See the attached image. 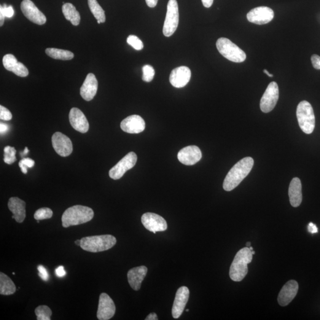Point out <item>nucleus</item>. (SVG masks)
I'll return each mask as SVG.
<instances>
[{"mask_svg": "<svg viewBox=\"0 0 320 320\" xmlns=\"http://www.w3.org/2000/svg\"><path fill=\"white\" fill-rule=\"evenodd\" d=\"M4 161L7 165H12L16 161V150L14 147L7 146L4 149Z\"/></svg>", "mask_w": 320, "mask_h": 320, "instance_id": "31", "label": "nucleus"}, {"mask_svg": "<svg viewBox=\"0 0 320 320\" xmlns=\"http://www.w3.org/2000/svg\"><path fill=\"white\" fill-rule=\"evenodd\" d=\"M298 284L294 280L289 281L284 285L278 295V301L279 305L285 306L289 304L297 295Z\"/></svg>", "mask_w": 320, "mask_h": 320, "instance_id": "20", "label": "nucleus"}, {"mask_svg": "<svg viewBox=\"0 0 320 320\" xmlns=\"http://www.w3.org/2000/svg\"><path fill=\"white\" fill-rule=\"evenodd\" d=\"M120 128L126 133L139 134L145 130V122L140 116L131 115L122 121Z\"/></svg>", "mask_w": 320, "mask_h": 320, "instance_id": "17", "label": "nucleus"}, {"mask_svg": "<svg viewBox=\"0 0 320 320\" xmlns=\"http://www.w3.org/2000/svg\"><path fill=\"white\" fill-rule=\"evenodd\" d=\"M117 239L112 235L85 236L81 239V248L88 252L98 253L112 249Z\"/></svg>", "mask_w": 320, "mask_h": 320, "instance_id": "4", "label": "nucleus"}, {"mask_svg": "<svg viewBox=\"0 0 320 320\" xmlns=\"http://www.w3.org/2000/svg\"><path fill=\"white\" fill-rule=\"evenodd\" d=\"M179 13L176 0H169L163 32L164 35L170 37L174 34L178 27Z\"/></svg>", "mask_w": 320, "mask_h": 320, "instance_id": "7", "label": "nucleus"}, {"mask_svg": "<svg viewBox=\"0 0 320 320\" xmlns=\"http://www.w3.org/2000/svg\"><path fill=\"white\" fill-rule=\"evenodd\" d=\"M37 270L39 271V276L43 281H47L49 279V274L46 268L42 265L38 266Z\"/></svg>", "mask_w": 320, "mask_h": 320, "instance_id": "38", "label": "nucleus"}, {"mask_svg": "<svg viewBox=\"0 0 320 320\" xmlns=\"http://www.w3.org/2000/svg\"><path fill=\"white\" fill-rule=\"evenodd\" d=\"M142 80L145 82L149 83L154 79L155 75V70L152 66L150 65H145L142 68Z\"/></svg>", "mask_w": 320, "mask_h": 320, "instance_id": "33", "label": "nucleus"}, {"mask_svg": "<svg viewBox=\"0 0 320 320\" xmlns=\"http://www.w3.org/2000/svg\"><path fill=\"white\" fill-rule=\"evenodd\" d=\"M185 311H186L187 312V311H189V309H187V310H185Z\"/></svg>", "mask_w": 320, "mask_h": 320, "instance_id": "53", "label": "nucleus"}, {"mask_svg": "<svg viewBox=\"0 0 320 320\" xmlns=\"http://www.w3.org/2000/svg\"><path fill=\"white\" fill-rule=\"evenodd\" d=\"M250 246H251V243H250V242H247L246 247H250Z\"/></svg>", "mask_w": 320, "mask_h": 320, "instance_id": "50", "label": "nucleus"}, {"mask_svg": "<svg viewBox=\"0 0 320 320\" xmlns=\"http://www.w3.org/2000/svg\"><path fill=\"white\" fill-rule=\"evenodd\" d=\"M34 312H35L37 320H51L52 311L49 306L40 305L37 306Z\"/></svg>", "mask_w": 320, "mask_h": 320, "instance_id": "30", "label": "nucleus"}, {"mask_svg": "<svg viewBox=\"0 0 320 320\" xmlns=\"http://www.w3.org/2000/svg\"><path fill=\"white\" fill-rule=\"evenodd\" d=\"M141 221L147 230L154 233L165 231L168 228L166 220L159 215L154 213L144 214L142 216Z\"/></svg>", "mask_w": 320, "mask_h": 320, "instance_id": "11", "label": "nucleus"}, {"mask_svg": "<svg viewBox=\"0 0 320 320\" xmlns=\"http://www.w3.org/2000/svg\"><path fill=\"white\" fill-rule=\"evenodd\" d=\"M34 163H34V160L31 159V158H26L21 160L18 163V165H19L21 171L24 174H27L28 173V168H33Z\"/></svg>", "mask_w": 320, "mask_h": 320, "instance_id": "35", "label": "nucleus"}, {"mask_svg": "<svg viewBox=\"0 0 320 320\" xmlns=\"http://www.w3.org/2000/svg\"><path fill=\"white\" fill-rule=\"evenodd\" d=\"M12 113L10 112L9 109L1 105L0 106V119L9 121L12 119Z\"/></svg>", "mask_w": 320, "mask_h": 320, "instance_id": "36", "label": "nucleus"}, {"mask_svg": "<svg viewBox=\"0 0 320 320\" xmlns=\"http://www.w3.org/2000/svg\"><path fill=\"white\" fill-rule=\"evenodd\" d=\"M63 13L67 20L70 21L72 25L78 26L80 22V13L73 4L65 3L63 6Z\"/></svg>", "mask_w": 320, "mask_h": 320, "instance_id": "27", "label": "nucleus"}, {"mask_svg": "<svg viewBox=\"0 0 320 320\" xmlns=\"http://www.w3.org/2000/svg\"><path fill=\"white\" fill-rule=\"evenodd\" d=\"M203 6L206 8H209L213 4L214 0H202Z\"/></svg>", "mask_w": 320, "mask_h": 320, "instance_id": "44", "label": "nucleus"}, {"mask_svg": "<svg viewBox=\"0 0 320 320\" xmlns=\"http://www.w3.org/2000/svg\"><path fill=\"white\" fill-rule=\"evenodd\" d=\"M191 78L190 69L187 67H177L171 71L170 82L176 88H182L187 84Z\"/></svg>", "mask_w": 320, "mask_h": 320, "instance_id": "19", "label": "nucleus"}, {"mask_svg": "<svg viewBox=\"0 0 320 320\" xmlns=\"http://www.w3.org/2000/svg\"><path fill=\"white\" fill-rule=\"evenodd\" d=\"M146 3L149 7L154 8L157 5L158 0H145Z\"/></svg>", "mask_w": 320, "mask_h": 320, "instance_id": "43", "label": "nucleus"}, {"mask_svg": "<svg viewBox=\"0 0 320 320\" xmlns=\"http://www.w3.org/2000/svg\"><path fill=\"white\" fill-rule=\"evenodd\" d=\"M216 45L219 52L227 60L236 63H243L246 60V53L230 40L220 37Z\"/></svg>", "mask_w": 320, "mask_h": 320, "instance_id": "6", "label": "nucleus"}, {"mask_svg": "<svg viewBox=\"0 0 320 320\" xmlns=\"http://www.w3.org/2000/svg\"><path fill=\"white\" fill-rule=\"evenodd\" d=\"M253 254L249 247L239 250L234 259L230 269V277L233 281L240 282L248 273V264L252 262Z\"/></svg>", "mask_w": 320, "mask_h": 320, "instance_id": "3", "label": "nucleus"}, {"mask_svg": "<svg viewBox=\"0 0 320 320\" xmlns=\"http://www.w3.org/2000/svg\"><path fill=\"white\" fill-rule=\"evenodd\" d=\"M279 96L278 84L275 82H271L261 99L260 107L262 111L269 113L275 108L278 101Z\"/></svg>", "mask_w": 320, "mask_h": 320, "instance_id": "9", "label": "nucleus"}, {"mask_svg": "<svg viewBox=\"0 0 320 320\" xmlns=\"http://www.w3.org/2000/svg\"><path fill=\"white\" fill-rule=\"evenodd\" d=\"M274 12L270 8L262 6L254 8L250 11L247 15V20L250 22L256 25H265L273 20Z\"/></svg>", "mask_w": 320, "mask_h": 320, "instance_id": "12", "label": "nucleus"}, {"mask_svg": "<svg viewBox=\"0 0 320 320\" xmlns=\"http://www.w3.org/2000/svg\"><path fill=\"white\" fill-rule=\"evenodd\" d=\"M69 122L72 127L81 133H86L89 130V123L87 118L79 109L73 107L69 114Z\"/></svg>", "mask_w": 320, "mask_h": 320, "instance_id": "18", "label": "nucleus"}, {"mask_svg": "<svg viewBox=\"0 0 320 320\" xmlns=\"http://www.w3.org/2000/svg\"><path fill=\"white\" fill-rule=\"evenodd\" d=\"M45 52L50 57L55 60H71L74 56V53L70 51L56 49V48H47Z\"/></svg>", "mask_w": 320, "mask_h": 320, "instance_id": "28", "label": "nucleus"}, {"mask_svg": "<svg viewBox=\"0 0 320 320\" xmlns=\"http://www.w3.org/2000/svg\"><path fill=\"white\" fill-rule=\"evenodd\" d=\"M308 230L309 232L314 234L318 232V228H317V226L313 224V223L310 222L308 225Z\"/></svg>", "mask_w": 320, "mask_h": 320, "instance_id": "41", "label": "nucleus"}, {"mask_svg": "<svg viewBox=\"0 0 320 320\" xmlns=\"http://www.w3.org/2000/svg\"><path fill=\"white\" fill-rule=\"evenodd\" d=\"M116 306L114 301L106 293H102L99 297L97 317L99 320H109L114 316Z\"/></svg>", "mask_w": 320, "mask_h": 320, "instance_id": "13", "label": "nucleus"}, {"mask_svg": "<svg viewBox=\"0 0 320 320\" xmlns=\"http://www.w3.org/2000/svg\"><path fill=\"white\" fill-rule=\"evenodd\" d=\"M252 253L253 255H254L255 254V252L253 251V250H252Z\"/></svg>", "mask_w": 320, "mask_h": 320, "instance_id": "52", "label": "nucleus"}, {"mask_svg": "<svg viewBox=\"0 0 320 320\" xmlns=\"http://www.w3.org/2000/svg\"><path fill=\"white\" fill-rule=\"evenodd\" d=\"M53 212L50 208H42L37 209L34 215V219L40 220L50 219L52 218Z\"/></svg>", "mask_w": 320, "mask_h": 320, "instance_id": "32", "label": "nucleus"}, {"mask_svg": "<svg viewBox=\"0 0 320 320\" xmlns=\"http://www.w3.org/2000/svg\"><path fill=\"white\" fill-rule=\"evenodd\" d=\"M148 269L144 266L131 269L128 272V280L132 288L135 290L140 289L141 284L146 276Z\"/></svg>", "mask_w": 320, "mask_h": 320, "instance_id": "23", "label": "nucleus"}, {"mask_svg": "<svg viewBox=\"0 0 320 320\" xmlns=\"http://www.w3.org/2000/svg\"><path fill=\"white\" fill-rule=\"evenodd\" d=\"M136 161L137 155L135 153H128L114 168L110 169L109 173L110 178L114 180L120 179L126 171L131 170L135 166Z\"/></svg>", "mask_w": 320, "mask_h": 320, "instance_id": "8", "label": "nucleus"}, {"mask_svg": "<svg viewBox=\"0 0 320 320\" xmlns=\"http://www.w3.org/2000/svg\"><path fill=\"white\" fill-rule=\"evenodd\" d=\"M146 320H158L157 314L155 313H151L146 318Z\"/></svg>", "mask_w": 320, "mask_h": 320, "instance_id": "45", "label": "nucleus"}, {"mask_svg": "<svg viewBox=\"0 0 320 320\" xmlns=\"http://www.w3.org/2000/svg\"><path fill=\"white\" fill-rule=\"evenodd\" d=\"M28 152H29V150H28V148L26 147L25 149V151H24V152H22V153H21V156H23L24 155L28 154Z\"/></svg>", "mask_w": 320, "mask_h": 320, "instance_id": "47", "label": "nucleus"}, {"mask_svg": "<svg viewBox=\"0 0 320 320\" xmlns=\"http://www.w3.org/2000/svg\"><path fill=\"white\" fill-rule=\"evenodd\" d=\"M98 89V82L95 75L88 74L80 88V95L86 101H91L96 95Z\"/></svg>", "mask_w": 320, "mask_h": 320, "instance_id": "21", "label": "nucleus"}, {"mask_svg": "<svg viewBox=\"0 0 320 320\" xmlns=\"http://www.w3.org/2000/svg\"><path fill=\"white\" fill-rule=\"evenodd\" d=\"M311 63L314 68L320 69V56L318 55L314 54L312 55Z\"/></svg>", "mask_w": 320, "mask_h": 320, "instance_id": "39", "label": "nucleus"}, {"mask_svg": "<svg viewBox=\"0 0 320 320\" xmlns=\"http://www.w3.org/2000/svg\"><path fill=\"white\" fill-rule=\"evenodd\" d=\"M55 274L59 278H63V277L65 276L66 275V271L64 269V266H60L56 268L55 269Z\"/></svg>", "mask_w": 320, "mask_h": 320, "instance_id": "40", "label": "nucleus"}, {"mask_svg": "<svg viewBox=\"0 0 320 320\" xmlns=\"http://www.w3.org/2000/svg\"><path fill=\"white\" fill-rule=\"evenodd\" d=\"M10 211L13 214L12 219L22 223L26 218V202L17 197L11 198L8 203Z\"/></svg>", "mask_w": 320, "mask_h": 320, "instance_id": "24", "label": "nucleus"}, {"mask_svg": "<svg viewBox=\"0 0 320 320\" xmlns=\"http://www.w3.org/2000/svg\"><path fill=\"white\" fill-rule=\"evenodd\" d=\"M263 72H264L265 74H267L269 77H273V75L272 74H270L269 72L267 70H266V69H264V70H263Z\"/></svg>", "mask_w": 320, "mask_h": 320, "instance_id": "48", "label": "nucleus"}, {"mask_svg": "<svg viewBox=\"0 0 320 320\" xmlns=\"http://www.w3.org/2000/svg\"><path fill=\"white\" fill-rule=\"evenodd\" d=\"M16 287L9 276L5 274L0 273V294L10 295L15 294Z\"/></svg>", "mask_w": 320, "mask_h": 320, "instance_id": "26", "label": "nucleus"}, {"mask_svg": "<svg viewBox=\"0 0 320 320\" xmlns=\"http://www.w3.org/2000/svg\"><path fill=\"white\" fill-rule=\"evenodd\" d=\"M253 165L254 160L252 157L244 158L239 161L226 176L223 184L224 189L227 192L235 189L248 176Z\"/></svg>", "mask_w": 320, "mask_h": 320, "instance_id": "1", "label": "nucleus"}, {"mask_svg": "<svg viewBox=\"0 0 320 320\" xmlns=\"http://www.w3.org/2000/svg\"><path fill=\"white\" fill-rule=\"evenodd\" d=\"M75 244L78 246H81V240H77L75 241Z\"/></svg>", "mask_w": 320, "mask_h": 320, "instance_id": "49", "label": "nucleus"}, {"mask_svg": "<svg viewBox=\"0 0 320 320\" xmlns=\"http://www.w3.org/2000/svg\"><path fill=\"white\" fill-rule=\"evenodd\" d=\"M0 10L2 11L5 17L10 18L13 17L14 15V10H13L12 6H7L4 5V6L0 7Z\"/></svg>", "mask_w": 320, "mask_h": 320, "instance_id": "37", "label": "nucleus"}, {"mask_svg": "<svg viewBox=\"0 0 320 320\" xmlns=\"http://www.w3.org/2000/svg\"><path fill=\"white\" fill-rule=\"evenodd\" d=\"M88 4L91 12L95 16L97 20L100 21L101 23L105 22V13L101 7L98 3L97 0H88Z\"/></svg>", "mask_w": 320, "mask_h": 320, "instance_id": "29", "label": "nucleus"}, {"mask_svg": "<svg viewBox=\"0 0 320 320\" xmlns=\"http://www.w3.org/2000/svg\"><path fill=\"white\" fill-rule=\"evenodd\" d=\"M2 63L7 70L13 72L17 76L26 77L29 75L28 68L12 54L5 55L2 59Z\"/></svg>", "mask_w": 320, "mask_h": 320, "instance_id": "22", "label": "nucleus"}, {"mask_svg": "<svg viewBox=\"0 0 320 320\" xmlns=\"http://www.w3.org/2000/svg\"><path fill=\"white\" fill-rule=\"evenodd\" d=\"M189 289L186 286H182L177 290L174 300L172 316L174 319H179L181 316L189 300Z\"/></svg>", "mask_w": 320, "mask_h": 320, "instance_id": "16", "label": "nucleus"}, {"mask_svg": "<svg viewBox=\"0 0 320 320\" xmlns=\"http://www.w3.org/2000/svg\"><path fill=\"white\" fill-rule=\"evenodd\" d=\"M298 123L303 133H313L315 128L316 119L311 104L307 101H302L298 104L297 109Z\"/></svg>", "mask_w": 320, "mask_h": 320, "instance_id": "5", "label": "nucleus"}, {"mask_svg": "<svg viewBox=\"0 0 320 320\" xmlns=\"http://www.w3.org/2000/svg\"><path fill=\"white\" fill-rule=\"evenodd\" d=\"M177 158L180 162L185 165H194L201 159V151L200 148L195 145L187 146L180 151Z\"/></svg>", "mask_w": 320, "mask_h": 320, "instance_id": "15", "label": "nucleus"}, {"mask_svg": "<svg viewBox=\"0 0 320 320\" xmlns=\"http://www.w3.org/2000/svg\"><path fill=\"white\" fill-rule=\"evenodd\" d=\"M290 203L293 207H298L303 201L302 185L299 178L295 177L292 180L289 187Z\"/></svg>", "mask_w": 320, "mask_h": 320, "instance_id": "25", "label": "nucleus"}, {"mask_svg": "<svg viewBox=\"0 0 320 320\" xmlns=\"http://www.w3.org/2000/svg\"><path fill=\"white\" fill-rule=\"evenodd\" d=\"M5 17L3 13H2V11L0 10V26H2L3 25Z\"/></svg>", "mask_w": 320, "mask_h": 320, "instance_id": "46", "label": "nucleus"}, {"mask_svg": "<svg viewBox=\"0 0 320 320\" xmlns=\"http://www.w3.org/2000/svg\"><path fill=\"white\" fill-rule=\"evenodd\" d=\"M9 130V126L6 124H5L4 123H0V132H1V134H4Z\"/></svg>", "mask_w": 320, "mask_h": 320, "instance_id": "42", "label": "nucleus"}, {"mask_svg": "<svg viewBox=\"0 0 320 320\" xmlns=\"http://www.w3.org/2000/svg\"><path fill=\"white\" fill-rule=\"evenodd\" d=\"M127 43L135 50L140 51L143 49L144 44L141 40L135 35L129 36L127 38Z\"/></svg>", "mask_w": 320, "mask_h": 320, "instance_id": "34", "label": "nucleus"}, {"mask_svg": "<svg viewBox=\"0 0 320 320\" xmlns=\"http://www.w3.org/2000/svg\"><path fill=\"white\" fill-rule=\"evenodd\" d=\"M21 10L27 18L38 25H44L47 18L44 13L40 12L31 0H23L21 3Z\"/></svg>", "mask_w": 320, "mask_h": 320, "instance_id": "10", "label": "nucleus"}, {"mask_svg": "<svg viewBox=\"0 0 320 320\" xmlns=\"http://www.w3.org/2000/svg\"><path fill=\"white\" fill-rule=\"evenodd\" d=\"M53 149L61 157H67L70 155L73 150L71 139L64 134L57 132L52 137Z\"/></svg>", "mask_w": 320, "mask_h": 320, "instance_id": "14", "label": "nucleus"}, {"mask_svg": "<svg viewBox=\"0 0 320 320\" xmlns=\"http://www.w3.org/2000/svg\"><path fill=\"white\" fill-rule=\"evenodd\" d=\"M249 249H250V250H252H252H253V247H251V246H250V247H249Z\"/></svg>", "mask_w": 320, "mask_h": 320, "instance_id": "51", "label": "nucleus"}, {"mask_svg": "<svg viewBox=\"0 0 320 320\" xmlns=\"http://www.w3.org/2000/svg\"><path fill=\"white\" fill-rule=\"evenodd\" d=\"M94 217V212L89 207L75 205L66 209L62 217L64 228L78 225L89 222Z\"/></svg>", "mask_w": 320, "mask_h": 320, "instance_id": "2", "label": "nucleus"}]
</instances>
